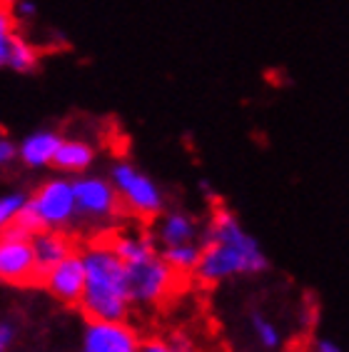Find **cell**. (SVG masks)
Returning <instances> with one entry per match:
<instances>
[{
    "mask_svg": "<svg viewBox=\"0 0 349 352\" xmlns=\"http://www.w3.org/2000/svg\"><path fill=\"white\" fill-rule=\"evenodd\" d=\"M307 352H344L332 338H315Z\"/></svg>",
    "mask_w": 349,
    "mask_h": 352,
    "instance_id": "23",
    "label": "cell"
},
{
    "mask_svg": "<svg viewBox=\"0 0 349 352\" xmlns=\"http://www.w3.org/2000/svg\"><path fill=\"white\" fill-rule=\"evenodd\" d=\"M98 160V148L87 138L80 135H60V142L55 148L53 168L67 177H78L90 173Z\"/></svg>",
    "mask_w": 349,
    "mask_h": 352,
    "instance_id": "11",
    "label": "cell"
},
{
    "mask_svg": "<svg viewBox=\"0 0 349 352\" xmlns=\"http://www.w3.org/2000/svg\"><path fill=\"white\" fill-rule=\"evenodd\" d=\"M202 243H188V245H172V248H162V260L172 267L180 278H192L197 263H200Z\"/></svg>",
    "mask_w": 349,
    "mask_h": 352,
    "instance_id": "15",
    "label": "cell"
},
{
    "mask_svg": "<svg viewBox=\"0 0 349 352\" xmlns=\"http://www.w3.org/2000/svg\"><path fill=\"white\" fill-rule=\"evenodd\" d=\"M25 200L27 192H23V190H13V192L0 195V232L18 223L23 208H25Z\"/></svg>",
    "mask_w": 349,
    "mask_h": 352,
    "instance_id": "19",
    "label": "cell"
},
{
    "mask_svg": "<svg viewBox=\"0 0 349 352\" xmlns=\"http://www.w3.org/2000/svg\"><path fill=\"white\" fill-rule=\"evenodd\" d=\"M18 225H23L30 235L41 230H73L78 225L73 177L58 173L55 177L43 180L27 195Z\"/></svg>",
    "mask_w": 349,
    "mask_h": 352,
    "instance_id": "3",
    "label": "cell"
},
{
    "mask_svg": "<svg viewBox=\"0 0 349 352\" xmlns=\"http://www.w3.org/2000/svg\"><path fill=\"white\" fill-rule=\"evenodd\" d=\"M21 33V23L15 21L10 6L0 8V70L8 68V53L13 45V38Z\"/></svg>",
    "mask_w": 349,
    "mask_h": 352,
    "instance_id": "17",
    "label": "cell"
},
{
    "mask_svg": "<svg viewBox=\"0 0 349 352\" xmlns=\"http://www.w3.org/2000/svg\"><path fill=\"white\" fill-rule=\"evenodd\" d=\"M150 225H153L150 235L157 250L172 248V245L202 243V232H205V220L185 208H165Z\"/></svg>",
    "mask_w": 349,
    "mask_h": 352,
    "instance_id": "9",
    "label": "cell"
},
{
    "mask_svg": "<svg viewBox=\"0 0 349 352\" xmlns=\"http://www.w3.org/2000/svg\"><path fill=\"white\" fill-rule=\"evenodd\" d=\"M30 243H33V255H35V263H38V270L41 272H45L47 267H53L55 263L65 260L67 255L78 252V248H80V245L75 243V237L67 230L33 232Z\"/></svg>",
    "mask_w": 349,
    "mask_h": 352,
    "instance_id": "13",
    "label": "cell"
},
{
    "mask_svg": "<svg viewBox=\"0 0 349 352\" xmlns=\"http://www.w3.org/2000/svg\"><path fill=\"white\" fill-rule=\"evenodd\" d=\"M140 352H195L192 342L185 335H153V338H142Z\"/></svg>",
    "mask_w": 349,
    "mask_h": 352,
    "instance_id": "18",
    "label": "cell"
},
{
    "mask_svg": "<svg viewBox=\"0 0 349 352\" xmlns=\"http://www.w3.org/2000/svg\"><path fill=\"white\" fill-rule=\"evenodd\" d=\"M267 267L269 260L257 237L229 208L215 205V210L205 220L200 263L192 278L202 285H222L237 278L260 275Z\"/></svg>",
    "mask_w": 349,
    "mask_h": 352,
    "instance_id": "1",
    "label": "cell"
},
{
    "mask_svg": "<svg viewBox=\"0 0 349 352\" xmlns=\"http://www.w3.org/2000/svg\"><path fill=\"white\" fill-rule=\"evenodd\" d=\"M73 192L78 225H85L90 230H108L122 215L108 175L85 173V175L73 177Z\"/></svg>",
    "mask_w": 349,
    "mask_h": 352,
    "instance_id": "6",
    "label": "cell"
},
{
    "mask_svg": "<svg viewBox=\"0 0 349 352\" xmlns=\"http://www.w3.org/2000/svg\"><path fill=\"white\" fill-rule=\"evenodd\" d=\"M10 10H13L18 23L35 21V18H38V6H35L33 0H13V3H10Z\"/></svg>",
    "mask_w": 349,
    "mask_h": 352,
    "instance_id": "20",
    "label": "cell"
},
{
    "mask_svg": "<svg viewBox=\"0 0 349 352\" xmlns=\"http://www.w3.org/2000/svg\"><path fill=\"white\" fill-rule=\"evenodd\" d=\"M60 135L63 133H58L53 128H41L27 133L21 142H15V160L30 170L53 168L55 148L60 142Z\"/></svg>",
    "mask_w": 349,
    "mask_h": 352,
    "instance_id": "12",
    "label": "cell"
},
{
    "mask_svg": "<svg viewBox=\"0 0 349 352\" xmlns=\"http://www.w3.org/2000/svg\"><path fill=\"white\" fill-rule=\"evenodd\" d=\"M108 180L113 185L117 203H120L122 215L135 217L137 223H153L168 205H165V192L153 177L140 170L135 163L120 157L115 160L108 170Z\"/></svg>",
    "mask_w": 349,
    "mask_h": 352,
    "instance_id": "4",
    "label": "cell"
},
{
    "mask_svg": "<svg viewBox=\"0 0 349 352\" xmlns=\"http://www.w3.org/2000/svg\"><path fill=\"white\" fill-rule=\"evenodd\" d=\"M15 338H18V332H15L13 322H10V320H0V352L13 350Z\"/></svg>",
    "mask_w": 349,
    "mask_h": 352,
    "instance_id": "21",
    "label": "cell"
},
{
    "mask_svg": "<svg viewBox=\"0 0 349 352\" xmlns=\"http://www.w3.org/2000/svg\"><path fill=\"white\" fill-rule=\"evenodd\" d=\"M82 260V295L78 310L85 320H130L133 302L128 292V272L125 263L117 258L108 237H93L78 248Z\"/></svg>",
    "mask_w": 349,
    "mask_h": 352,
    "instance_id": "2",
    "label": "cell"
},
{
    "mask_svg": "<svg viewBox=\"0 0 349 352\" xmlns=\"http://www.w3.org/2000/svg\"><path fill=\"white\" fill-rule=\"evenodd\" d=\"M13 0H0V8H5V6H10Z\"/></svg>",
    "mask_w": 349,
    "mask_h": 352,
    "instance_id": "24",
    "label": "cell"
},
{
    "mask_svg": "<svg viewBox=\"0 0 349 352\" xmlns=\"http://www.w3.org/2000/svg\"><path fill=\"white\" fill-rule=\"evenodd\" d=\"M125 272H128V292L133 310L162 307L180 292L182 280H185L162 260L160 250H153L133 263H125Z\"/></svg>",
    "mask_w": 349,
    "mask_h": 352,
    "instance_id": "5",
    "label": "cell"
},
{
    "mask_svg": "<svg viewBox=\"0 0 349 352\" xmlns=\"http://www.w3.org/2000/svg\"><path fill=\"white\" fill-rule=\"evenodd\" d=\"M15 163V142L0 130V168H8Z\"/></svg>",
    "mask_w": 349,
    "mask_h": 352,
    "instance_id": "22",
    "label": "cell"
},
{
    "mask_svg": "<svg viewBox=\"0 0 349 352\" xmlns=\"http://www.w3.org/2000/svg\"><path fill=\"white\" fill-rule=\"evenodd\" d=\"M249 325H252L255 340L264 347V350H277V347H282V342H284L282 330H280V325H277L272 318H267L264 312H255L252 320H249Z\"/></svg>",
    "mask_w": 349,
    "mask_h": 352,
    "instance_id": "16",
    "label": "cell"
},
{
    "mask_svg": "<svg viewBox=\"0 0 349 352\" xmlns=\"http://www.w3.org/2000/svg\"><path fill=\"white\" fill-rule=\"evenodd\" d=\"M142 332L130 320H85L80 352H140Z\"/></svg>",
    "mask_w": 349,
    "mask_h": 352,
    "instance_id": "8",
    "label": "cell"
},
{
    "mask_svg": "<svg viewBox=\"0 0 349 352\" xmlns=\"http://www.w3.org/2000/svg\"><path fill=\"white\" fill-rule=\"evenodd\" d=\"M82 283H85V272H82L80 252H73L65 260L55 263L53 267H47L45 272H41V280H38V285L50 298L67 307H78L82 295Z\"/></svg>",
    "mask_w": 349,
    "mask_h": 352,
    "instance_id": "10",
    "label": "cell"
},
{
    "mask_svg": "<svg viewBox=\"0 0 349 352\" xmlns=\"http://www.w3.org/2000/svg\"><path fill=\"white\" fill-rule=\"evenodd\" d=\"M43 60V50L35 41H30L25 33H18L13 38V45H10V53H8V70L13 73H33Z\"/></svg>",
    "mask_w": 349,
    "mask_h": 352,
    "instance_id": "14",
    "label": "cell"
},
{
    "mask_svg": "<svg viewBox=\"0 0 349 352\" xmlns=\"http://www.w3.org/2000/svg\"><path fill=\"white\" fill-rule=\"evenodd\" d=\"M30 232L23 225H10L0 232V283L10 287L38 285L41 270L35 263Z\"/></svg>",
    "mask_w": 349,
    "mask_h": 352,
    "instance_id": "7",
    "label": "cell"
}]
</instances>
